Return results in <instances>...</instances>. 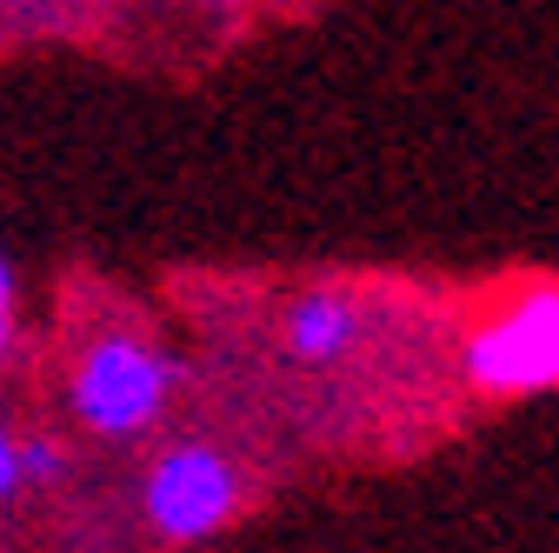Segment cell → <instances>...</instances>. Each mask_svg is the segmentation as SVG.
I'll return each mask as SVG.
<instances>
[{
    "label": "cell",
    "mask_w": 559,
    "mask_h": 553,
    "mask_svg": "<svg viewBox=\"0 0 559 553\" xmlns=\"http://www.w3.org/2000/svg\"><path fill=\"white\" fill-rule=\"evenodd\" d=\"M460 374L486 400H526L559 380V287H520L493 320H479L460 348Z\"/></svg>",
    "instance_id": "6da1fadb"
},
{
    "label": "cell",
    "mask_w": 559,
    "mask_h": 553,
    "mask_svg": "<svg viewBox=\"0 0 559 553\" xmlns=\"http://www.w3.org/2000/svg\"><path fill=\"white\" fill-rule=\"evenodd\" d=\"M167 393H174L167 354H154L147 340H133V333H100L74 367V421L87 434L127 440V434H147L160 421Z\"/></svg>",
    "instance_id": "7a4b0ae2"
},
{
    "label": "cell",
    "mask_w": 559,
    "mask_h": 553,
    "mask_svg": "<svg viewBox=\"0 0 559 553\" xmlns=\"http://www.w3.org/2000/svg\"><path fill=\"white\" fill-rule=\"evenodd\" d=\"M247 487H240V467L221 447H167L140 487V507H147L160 540H214L234 514H240Z\"/></svg>",
    "instance_id": "3957f363"
},
{
    "label": "cell",
    "mask_w": 559,
    "mask_h": 553,
    "mask_svg": "<svg viewBox=\"0 0 559 553\" xmlns=\"http://www.w3.org/2000/svg\"><path fill=\"white\" fill-rule=\"evenodd\" d=\"M360 340V301L340 294V287H313L294 301L287 314V348L307 361V367H326V361H346Z\"/></svg>",
    "instance_id": "277c9868"
},
{
    "label": "cell",
    "mask_w": 559,
    "mask_h": 553,
    "mask_svg": "<svg viewBox=\"0 0 559 553\" xmlns=\"http://www.w3.org/2000/svg\"><path fill=\"white\" fill-rule=\"evenodd\" d=\"M14 487H21V440L0 427V501H8Z\"/></svg>",
    "instance_id": "5b68a950"
},
{
    "label": "cell",
    "mask_w": 559,
    "mask_h": 553,
    "mask_svg": "<svg viewBox=\"0 0 559 553\" xmlns=\"http://www.w3.org/2000/svg\"><path fill=\"white\" fill-rule=\"evenodd\" d=\"M8 333H14V281H8V260H0V354H8Z\"/></svg>",
    "instance_id": "8992f818"
},
{
    "label": "cell",
    "mask_w": 559,
    "mask_h": 553,
    "mask_svg": "<svg viewBox=\"0 0 559 553\" xmlns=\"http://www.w3.org/2000/svg\"><path fill=\"white\" fill-rule=\"evenodd\" d=\"M221 8H227V0H221Z\"/></svg>",
    "instance_id": "52a82bcc"
}]
</instances>
